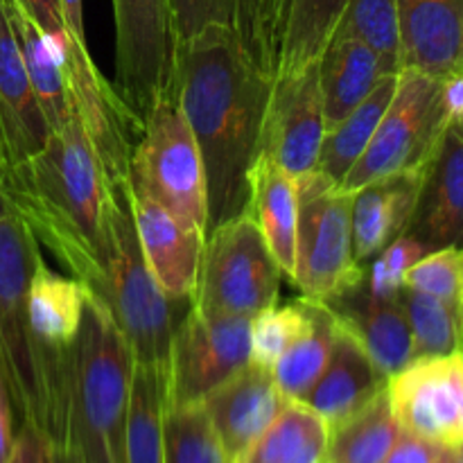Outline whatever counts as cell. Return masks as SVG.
Returning <instances> with one entry per match:
<instances>
[{"label":"cell","instance_id":"31","mask_svg":"<svg viewBox=\"0 0 463 463\" xmlns=\"http://www.w3.org/2000/svg\"><path fill=\"white\" fill-rule=\"evenodd\" d=\"M167 378L147 364H134L125 428V463H163V419Z\"/></svg>","mask_w":463,"mask_h":463},{"label":"cell","instance_id":"5","mask_svg":"<svg viewBox=\"0 0 463 463\" xmlns=\"http://www.w3.org/2000/svg\"><path fill=\"white\" fill-rule=\"evenodd\" d=\"M98 298L109 307L118 328L129 342L136 364L154 366L167 378L172 337L184 317L176 319L179 301L163 292L145 262L125 185L120 203L113 213L111 251Z\"/></svg>","mask_w":463,"mask_h":463},{"label":"cell","instance_id":"20","mask_svg":"<svg viewBox=\"0 0 463 463\" xmlns=\"http://www.w3.org/2000/svg\"><path fill=\"white\" fill-rule=\"evenodd\" d=\"M337 319L360 339L375 369L392 378L414 362V339L401 298L373 297L362 283L346 297L328 303Z\"/></svg>","mask_w":463,"mask_h":463},{"label":"cell","instance_id":"46","mask_svg":"<svg viewBox=\"0 0 463 463\" xmlns=\"http://www.w3.org/2000/svg\"><path fill=\"white\" fill-rule=\"evenodd\" d=\"M452 450V461L450 463H463V443L457 448H450Z\"/></svg>","mask_w":463,"mask_h":463},{"label":"cell","instance_id":"25","mask_svg":"<svg viewBox=\"0 0 463 463\" xmlns=\"http://www.w3.org/2000/svg\"><path fill=\"white\" fill-rule=\"evenodd\" d=\"M86 288L45 265L43 256L27 285V319L36 342L50 351H68L81 324Z\"/></svg>","mask_w":463,"mask_h":463},{"label":"cell","instance_id":"9","mask_svg":"<svg viewBox=\"0 0 463 463\" xmlns=\"http://www.w3.org/2000/svg\"><path fill=\"white\" fill-rule=\"evenodd\" d=\"M450 127L441 98V80L419 71L398 72V86L360 161L342 190L357 193L384 176L428 167Z\"/></svg>","mask_w":463,"mask_h":463},{"label":"cell","instance_id":"47","mask_svg":"<svg viewBox=\"0 0 463 463\" xmlns=\"http://www.w3.org/2000/svg\"><path fill=\"white\" fill-rule=\"evenodd\" d=\"M450 461H452V450H450V448H443V452L439 455L437 463H450Z\"/></svg>","mask_w":463,"mask_h":463},{"label":"cell","instance_id":"26","mask_svg":"<svg viewBox=\"0 0 463 463\" xmlns=\"http://www.w3.org/2000/svg\"><path fill=\"white\" fill-rule=\"evenodd\" d=\"M5 7H7L9 21H12L14 34H16L18 48H21L23 61L27 68V77H30V84L41 104V111L48 120L50 131L57 134L75 116V102H72L71 86H68L66 66L54 57L39 27L27 18V14L14 0H5Z\"/></svg>","mask_w":463,"mask_h":463},{"label":"cell","instance_id":"16","mask_svg":"<svg viewBox=\"0 0 463 463\" xmlns=\"http://www.w3.org/2000/svg\"><path fill=\"white\" fill-rule=\"evenodd\" d=\"M288 398L271 369L249 362L202 401L231 461L238 459L283 411Z\"/></svg>","mask_w":463,"mask_h":463},{"label":"cell","instance_id":"43","mask_svg":"<svg viewBox=\"0 0 463 463\" xmlns=\"http://www.w3.org/2000/svg\"><path fill=\"white\" fill-rule=\"evenodd\" d=\"M14 428H12V401H9L7 384L0 373V463H9L14 452Z\"/></svg>","mask_w":463,"mask_h":463},{"label":"cell","instance_id":"21","mask_svg":"<svg viewBox=\"0 0 463 463\" xmlns=\"http://www.w3.org/2000/svg\"><path fill=\"white\" fill-rule=\"evenodd\" d=\"M384 387L387 378L375 369L360 339L337 319L328 364L303 402L319 414L328 428H335L373 401Z\"/></svg>","mask_w":463,"mask_h":463},{"label":"cell","instance_id":"15","mask_svg":"<svg viewBox=\"0 0 463 463\" xmlns=\"http://www.w3.org/2000/svg\"><path fill=\"white\" fill-rule=\"evenodd\" d=\"M25 61L14 34L5 0H0V172L25 163L50 138Z\"/></svg>","mask_w":463,"mask_h":463},{"label":"cell","instance_id":"23","mask_svg":"<svg viewBox=\"0 0 463 463\" xmlns=\"http://www.w3.org/2000/svg\"><path fill=\"white\" fill-rule=\"evenodd\" d=\"M317 68L326 129L342 122L357 104L364 102L380 77L389 75L373 48L346 34H335L330 39Z\"/></svg>","mask_w":463,"mask_h":463},{"label":"cell","instance_id":"27","mask_svg":"<svg viewBox=\"0 0 463 463\" xmlns=\"http://www.w3.org/2000/svg\"><path fill=\"white\" fill-rule=\"evenodd\" d=\"M330 428L306 402L288 401L274 423L233 463H324Z\"/></svg>","mask_w":463,"mask_h":463},{"label":"cell","instance_id":"10","mask_svg":"<svg viewBox=\"0 0 463 463\" xmlns=\"http://www.w3.org/2000/svg\"><path fill=\"white\" fill-rule=\"evenodd\" d=\"M251 362V317H208L190 303L170 346L167 407L202 402Z\"/></svg>","mask_w":463,"mask_h":463},{"label":"cell","instance_id":"28","mask_svg":"<svg viewBox=\"0 0 463 463\" xmlns=\"http://www.w3.org/2000/svg\"><path fill=\"white\" fill-rule=\"evenodd\" d=\"M398 86V72L380 77L375 89L364 98V102L357 104L342 122L326 129L324 143H321L319 158H317V170L324 172L330 181L342 188L344 179L353 170L362 154L369 147L389 102Z\"/></svg>","mask_w":463,"mask_h":463},{"label":"cell","instance_id":"37","mask_svg":"<svg viewBox=\"0 0 463 463\" xmlns=\"http://www.w3.org/2000/svg\"><path fill=\"white\" fill-rule=\"evenodd\" d=\"M430 249L414 240L411 235H401L392 244L383 249L375 256L373 265L366 267L364 285L373 297L393 298L405 288V274L420 260L428 256Z\"/></svg>","mask_w":463,"mask_h":463},{"label":"cell","instance_id":"35","mask_svg":"<svg viewBox=\"0 0 463 463\" xmlns=\"http://www.w3.org/2000/svg\"><path fill=\"white\" fill-rule=\"evenodd\" d=\"M310 328L306 298L289 306H271L251 317V362L274 369L279 357Z\"/></svg>","mask_w":463,"mask_h":463},{"label":"cell","instance_id":"44","mask_svg":"<svg viewBox=\"0 0 463 463\" xmlns=\"http://www.w3.org/2000/svg\"><path fill=\"white\" fill-rule=\"evenodd\" d=\"M61 3L63 25L71 39L86 43L84 36V14H81V0H59Z\"/></svg>","mask_w":463,"mask_h":463},{"label":"cell","instance_id":"48","mask_svg":"<svg viewBox=\"0 0 463 463\" xmlns=\"http://www.w3.org/2000/svg\"><path fill=\"white\" fill-rule=\"evenodd\" d=\"M5 211H7V206H5V197H3V181H0V220H3Z\"/></svg>","mask_w":463,"mask_h":463},{"label":"cell","instance_id":"19","mask_svg":"<svg viewBox=\"0 0 463 463\" xmlns=\"http://www.w3.org/2000/svg\"><path fill=\"white\" fill-rule=\"evenodd\" d=\"M425 172H398L353 193V253L360 265L373 260L387 244L405 235L419 202Z\"/></svg>","mask_w":463,"mask_h":463},{"label":"cell","instance_id":"6","mask_svg":"<svg viewBox=\"0 0 463 463\" xmlns=\"http://www.w3.org/2000/svg\"><path fill=\"white\" fill-rule=\"evenodd\" d=\"M127 181L190 229L206 235V172L193 129L167 89L143 118Z\"/></svg>","mask_w":463,"mask_h":463},{"label":"cell","instance_id":"38","mask_svg":"<svg viewBox=\"0 0 463 463\" xmlns=\"http://www.w3.org/2000/svg\"><path fill=\"white\" fill-rule=\"evenodd\" d=\"M175 43L193 39L211 25H233L238 0H167Z\"/></svg>","mask_w":463,"mask_h":463},{"label":"cell","instance_id":"2","mask_svg":"<svg viewBox=\"0 0 463 463\" xmlns=\"http://www.w3.org/2000/svg\"><path fill=\"white\" fill-rule=\"evenodd\" d=\"M0 181L5 206L98 297L122 185L116 188L107 179L77 111L61 131L50 134L41 152L0 172Z\"/></svg>","mask_w":463,"mask_h":463},{"label":"cell","instance_id":"40","mask_svg":"<svg viewBox=\"0 0 463 463\" xmlns=\"http://www.w3.org/2000/svg\"><path fill=\"white\" fill-rule=\"evenodd\" d=\"M441 452L443 448L437 446V443L425 441V439L402 430L383 463H437Z\"/></svg>","mask_w":463,"mask_h":463},{"label":"cell","instance_id":"1","mask_svg":"<svg viewBox=\"0 0 463 463\" xmlns=\"http://www.w3.org/2000/svg\"><path fill=\"white\" fill-rule=\"evenodd\" d=\"M279 43L258 0H238L233 25L175 43L172 89L206 172L208 231L249 208V172L260 154Z\"/></svg>","mask_w":463,"mask_h":463},{"label":"cell","instance_id":"24","mask_svg":"<svg viewBox=\"0 0 463 463\" xmlns=\"http://www.w3.org/2000/svg\"><path fill=\"white\" fill-rule=\"evenodd\" d=\"M348 0H265L279 41V75L317 63L335 36Z\"/></svg>","mask_w":463,"mask_h":463},{"label":"cell","instance_id":"14","mask_svg":"<svg viewBox=\"0 0 463 463\" xmlns=\"http://www.w3.org/2000/svg\"><path fill=\"white\" fill-rule=\"evenodd\" d=\"M140 251L163 292L175 301H193L206 235L190 229L152 197L125 181Z\"/></svg>","mask_w":463,"mask_h":463},{"label":"cell","instance_id":"13","mask_svg":"<svg viewBox=\"0 0 463 463\" xmlns=\"http://www.w3.org/2000/svg\"><path fill=\"white\" fill-rule=\"evenodd\" d=\"M324 136L317 63L294 75L276 77L262 125L260 154L297 179L317 170Z\"/></svg>","mask_w":463,"mask_h":463},{"label":"cell","instance_id":"4","mask_svg":"<svg viewBox=\"0 0 463 463\" xmlns=\"http://www.w3.org/2000/svg\"><path fill=\"white\" fill-rule=\"evenodd\" d=\"M134 353L109 307L86 289L68 355V450L77 463H125Z\"/></svg>","mask_w":463,"mask_h":463},{"label":"cell","instance_id":"30","mask_svg":"<svg viewBox=\"0 0 463 463\" xmlns=\"http://www.w3.org/2000/svg\"><path fill=\"white\" fill-rule=\"evenodd\" d=\"M401 432L384 387L362 410L330 428L324 463H383Z\"/></svg>","mask_w":463,"mask_h":463},{"label":"cell","instance_id":"45","mask_svg":"<svg viewBox=\"0 0 463 463\" xmlns=\"http://www.w3.org/2000/svg\"><path fill=\"white\" fill-rule=\"evenodd\" d=\"M48 463H77V461H75V457L71 455V450H68V448L50 446Z\"/></svg>","mask_w":463,"mask_h":463},{"label":"cell","instance_id":"41","mask_svg":"<svg viewBox=\"0 0 463 463\" xmlns=\"http://www.w3.org/2000/svg\"><path fill=\"white\" fill-rule=\"evenodd\" d=\"M48 441L32 425H21L9 463H48Z\"/></svg>","mask_w":463,"mask_h":463},{"label":"cell","instance_id":"49","mask_svg":"<svg viewBox=\"0 0 463 463\" xmlns=\"http://www.w3.org/2000/svg\"><path fill=\"white\" fill-rule=\"evenodd\" d=\"M455 125H457V129H459V131H461V136H463V118H461L459 122H455Z\"/></svg>","mask_w":463,"mask_h":463},{"label":"cell","instance_id":"29","mask_svg":"<svg viewBox=\"0 0 463 463\" xmlns=\"http://www.w3.org/2000/svg\"><path fill=\"white\" fill-rule=\"evenodd\" d=\"M306 303L310 312V328L279 357L271 369L283 396L298 402L306 401L307 393L326 371L330 353H333L335 335H337V317L333 307L315 298H306Z\"/></svg>","mask_w":463,"mask_h":463},{"label":"cell","instance_id":"17","mask_svg":"<svg viewBox=\"0 0 463 463\" xmlns=\"http://www.w3.org/2000/svg\"><path fill=\"white\" fill-rule=\"evenodd\" d=\"M405 235L437 249H463V136L450 125L430 161Z\"/></svg>","mask_w":463,"mask_h":463},{"label":"cell","instance_id":"33","mask_svg":"<svg viewBox=\"0 0 463 463\" xmlns=\"http://www.w3.org/2000/svg\"><path fill=\"white\" fill-rule=\"evenodd\" d=\"M398 298L410 321L414 360L463 351V317L455 307L410 288H402Z\"/></svg>","mask_w":463,"mask_h":463},{"label":"cell","instance_id":"8","mask_svg":"<svg viewBox=\"0 0 463 463\" xmlns=\"http://www.w3.org/2000/svg\"><path fill=\"white\" fill-rule=\"evenodd\" d=\"M283 269L247 213L208 231L193 307L208 317H253L279 303Z\"/></svg>","mask_w":463,"mask_h":463},{"label":"cell","instance_id":"39","mask_svg":"<svg viewBox=\"0 0 463 463\" xmlns=\"http://www.w3.org/2000/svg\"><path fill=\"white\" fill-rule=\"evenodd\" d=\"M14 3L39 27L41 34L57 41H68V32L61 16V3L59 0H14Z\"/></svg>","mask_w":463,"mask_h":463},{"label":"cell","instance_id":"3","mask_svg":"<svg viewBox=\"0 0 463 463\" xmlns=\"http://www.w3.org/2000/svg\"><path fill=\"white\" fill-rule=\"evenodd\" d=\"M39 242L7 208L0 220V373L9 401L48 446H68V351L36 342L27 319V285L39 262Z\"/></svg>","mask_w":463,"mask_h":463},{"label":"cell","instance_id":"42","mask_svg":"<svg viewBox=\"0 0 463 463\" xmlns=\"http://www.w3.org/2000/svg\"><path fill=\"white\" fill-rule=\"evenodd\" d=\"M441 98L450 125L463 118V71L441 77Z\"/></svg>","mask_w":463,"mask_h":463},{"label":"cell","instance_id":"18","mask_svg":"<svg viewBox=\"0 0 463 463\" xmlns=\"http://www.w3.org/2000/svg\"><path fill=\"white\" fill-rule=\"evenodd\" d=\"M401 71H463V0H398Z\"/></svg>","mask_w":463,"mask_h":463},{"label":"cell","instance_id":"7","mask_svg":"<svg viewBox=\"0 0 463 463\" xmlns=\"http://www.w3.org/2000/svg\"><path fill=\"white\" fill-rule=\"evenodd\" d=\"M298 222L292 280L306 298L330 303L360 288L366 267L353 253V194L321 170L297 176Z\"/></svg>","mask_w":463,"mask_h":463},{"label":"cell","instance_id":"22","mask_svg":"<svg viewBox=\"0 0 463 463\" xmlns=\"http://www.w3.org/2000/svg\"><path fill=\"white\" fill-rule=\"evenodd\" d=\"M247 211L256 222L258 231L265 238L267 247L283 274L292 279L298 222L297 181L265 154H258L256 163L249 172Z\"/></svg>","mask_w":463,"mask_h":463},{"label":"cell","instance_id":"32","mask_svg":"<svg viewBox=\"0 0 463 463\" xmlns=\"http://www.w3.org/2000/svg\"><path fill=\"white\" fill-rule=\"evenodd\" d=\"M163 463H233L202 402L165 407Z\"/></svg>","mask_w":463,"mask_h":463},{"label":"cell","instance_id":"11","mask_svg":"<svg viewBox=\"0 0 463 463\" xmlns=\"http://www.w3.org/2000/svg\"><path fill=\"white\" fill-rule=\"evenodd\" d=\"M116 21V93L143 118L172 86L175 39L167 0H111Z\"/></svg>","mask_w":463,"mask_h":463},{"label":"cell","instance_id":"36","mask_svg":"<svg viewBox=\"0 0 463 463\" xmlns=\"http://www.w3.org/2000/svg\"><path fill=\"white\" fill-rule=\"evenodd\" d=\"M405 288L430 294L463 317V249L430 251L405 274Z\"/></svg>","mask_w":463,"mask_h":463},{"label":"cell","instance_id":"12","mask_svg":"<svg viewBox=\"0 0 463 463\" xmlns=\"http://www.w3.org/2000/svg\"><path fill=\"white\" fill-rule=\"evenodd\" d=\"M392 410L405 432L441 448L463 443V351L414 360L387 380Z\"/></svg>","mask_w":463,"mask_h":463},{"label":"cell","instance_id":"34","mask_svg":"<svg viewBox=\"0 0 463 463\" xmlns=\"http://www.w3.org/2000/svg\"><path fill=\"white\" fill-rule=\"evenodd\" d=\"M335 34L355 36L380 54L387 72H401L398 0H348Z\"/></svg>","mask_w":463,"mask_h":463}]
</instances>
